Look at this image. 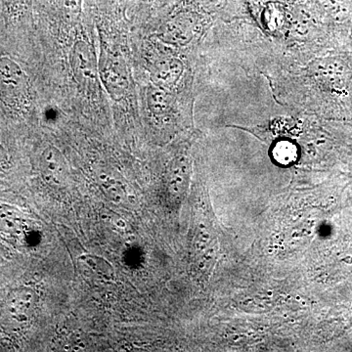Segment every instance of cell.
Masks as SVG:
<instances>
[{
  "label": "cell",
  "mask_w": 352,
  "mask_h": 352,
  "mask_svg": "<svg viewBox=\"0 0 352 352\" xmlns=\"http://www.w3.org/2000/svg\"><path fill=\"white\" fill-rule=\"evenodd\" d=\"M0 96L8 105L22 106L29 98V82L22 68L8 57L0 58Z\"/></svg>",
  "instance_id": "obj_2"
},
{
  "label": "cell",
  "mask_w": 352,
  "mask_h": 352,
  "mask_svg": "<svg viewBox=\"0 0 352 352\" xmlns=\"http://www.w3.org/2000/svg\"><path fill=\"white\" fill-rule=\"evenodd\" d=\"M31 0H4L7 12L14 14V15L25 12Z\"/></svg>",
  "instance_id": "obj_14"
},
{
  "label": "cell",
  "mask_w": 352,
  "mask_h": 352,
  "mask_svg": "<svg viewBox=\"0 0 352 352\" xmlns=\"http://www.w3.org/2000/svg\"><path fill=\"white\" fill-rule=\"evenodd\" d=\"M99 182H100V186L103 189L104 193L108 196V198L116 201H122L126 198V190L122 183L118 180L113 179L110 176L102 175L99 177Z\"/></svg>",
  "instance_id": "obj_12"
},
{
  "label": "cell",
  "mask_w": 352,
  "mask_h": 352,
  "mask_svg": "<svg viewBox=\"0 0 352 352\" xmlns=\"http://www.w3.org/2000/svg\"><path fill=\"white\" fill-rule=\"evenodd\" d=\"M30 227L17 208L0 206V233L14 241H23L29 234Z\"/></svg>",
  "instance_id": "obj_7"
},
{
  "label": "cell",
  "mask_w": 352,
  "mask_h": 352,
  "mask_svg": "<svg viewBox=\"0 0 352 352\" xmlns=\"http://www.w3.org/2000/svg\"><path fill=\"white\" fill-rule=\"evenodd\" d=\"M192 27H193V20L190 14H179L164 27V38L171 43H189L192 38Z\"/></svg>",
  "instance_id": "obj_9"
},
{
  "label": "cell",
  "mask_w": 352,
  "mask_h": 352,
  "mask_svg": "<svg viewBox=\"0 0 352 352\" xmlns=\"http://www.w3.org/2000/svg\"><path fill=\"white\" fill-rule=\"evenodd\" d=\"M183 65L177 59H166L157 62L151 71L153 82L156 87H170L182 75Z\"/></svg>",
  "instance_id": "obj_8"
},
{
  "label": "cell",
  "mask_w": 352,
  "mask_h": 352,
  "mask_svg": "<svg viewBox=\"0 0 352 352\" xmlns=\"http://www.w3.org/2000/svg\"><path fill=\"white\" fill-rule=\"evenodd\" d=\"M36 305V295L31 288L21 287L7 296L2 317L12 328L22 327L31 321Z\"/></svg>",
  "instance_id": "obj_4"
},
{
  "label": "cell",
  "mask_w": 352,
  "mask_h": 352,
  "mask_svg": "<svg viewBox=\"0 0 352 352\" xmlns=\"http://www.w3.org/2000/svg\"><path fill=\"white\" fill-rule=\"evenodd\" d=\"M98 65L99 76L108 94L115 100H120L129 87L126 62L117 53L104 50Z\"/></svg>",
  "instance_id": "obj_3"
},
{
  "label": "cell",
  "mask_w": 352,
  "mask_h": 352,
  "mask_svg": "<svg viewBox=\"0 0 352 352\" xmlns=\"http://www.w3.org/2000/svg\"><path fill=\"white\" fill-rule=\"evenodd\" d=\"M80 263L89 271L90 274L94 275L96 279L110 282L116 278L115 270L112 264L109 263L105 259L92 254H85L80 256Z\"/></svg>",
  "instance_id": "obj_10"
},
{
  "label": "cell",
  "mask_w": 352,
  "mask_h": 352,
  "mask_svg": "<svg viewBox=\"0 0 352 352\" xmlns=\"http://www.w3.org/2000/svg\"><path fill=\"white\" fill-rule=\"evenodd\" d=\"M324 111L339 116H352V58L331 55L315 62L311 69Z\"/></svg>",
  "instance_id": "obj_1"
},
{
  "label": "cell",
  "mask_w": 352,
  "mask_h": 352,
  "mask_svg": "<svg viewBox=\"0 0 352 352\" xmlns=\"http://www.w3.org/2000/svg\"><path fill=\"white\" fill-rule=\"evenodd\" d=\"M39 170L44 182L51 186H62L68 178V164L62 153L55 147L44 150L39 162Z\"/></svg>",
  "instance_id": "obj_6"
},
{
  "label": "cell",
  "mask_w": 352,
  "mask_h": 352,
  "mask_svg": "<svg viewBox=\"0 0 352 352\" xmlns=\"http://www.w3.org/2000/svg\"><path fill=\"white\" fill-rule=\"evenodd\" d=\"M274 157L279 163L283 164L292 163L296 157V147L289 142L280 143L275 147Z\"/></svg>",
  "instance_id": "obj_13"
},
{
  "label": "cell",
  "mask_w": 352,
  "mask_h": 352,
  "mask_svg": "<svg viewBox=\"0 0 352 352\" xmlns=\"http://www.w3.org/2000/svg\"><path fill=\"white\" fill-rule=\"evenodd\" d=\"M71 66L76 80L82 87L94 90L98 85L99 67L94 48L87 41H78L71 53Z\"/></svg>",
  "instance_id": "obj_5"
},
{
  "label": "cell",
  "mask_w": 352,
  "mask_h": 352,
  "mask_svg": "<svg viewBox=\"0 0 352 352\" xmlns=\"http://www.w3.org/2000/svg\"><path fill=\"white\" fill-rule=\"evenodd\" d=\"M9 164V157L3 146L0 144V171L6 170Z\"/></svg>",
  "instance_id": "obj_15"
},
{
  "label": "cell",
  "mask_w": 352,
  "mask_h": 352,
  "mask_svg": "<svg viewBox=\"0 0 352 352\" xmlns=\"http://www.w3.org/2000/svg\"><path fill=\"white\" fill-rule=\"evenodd\" d=\"M147 102L153 113L162 115L168 112L173 103V98L164 88L155 87L148 90Z\"/></svg>",
  "instance_id": "obj_11"
}]
</instances>
